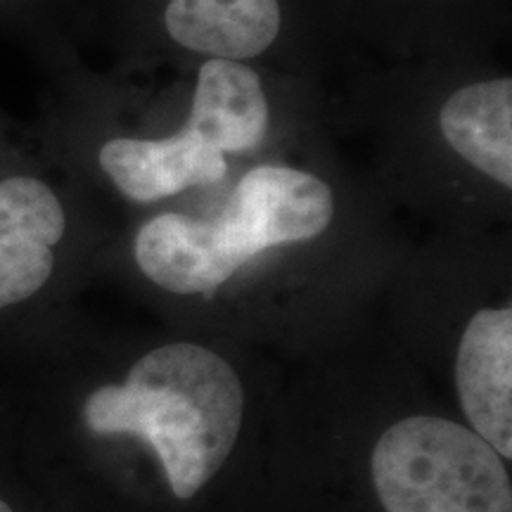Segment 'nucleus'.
<instances>
[{"instance_id": "obj_6", "label": "nucleus", "mask_w": 512, "mask_h": 512, "mask_svg": "<svg viewBox=\"0 0 512 512\" xmlns=\"http://www.w3.org/2000/svg\"><path fill=\"white\" fill-rule=\"evenodd\" d=\"M100 166L126 200L159 202L188 188L221 183L228 174L223 152L183 128L162 140L117 138L102 145Z\"/></svg>"}, {"instance_id": "obj_2", "label": "nucleus", "mask_w": 512, "mask_h": 512, "mask_svg": "<svg viewBox=\"0 0 512 512\" xmlns=\"http://www.w3.org/2000/svg\"><path fill=\"white\" fill-rule=\"evenodd\" d=\"M335 219V197L320 178L280 164L242 176L219 216L164 211L140 226L133 256L150 283L181 297L214 294L273 247L316 240Z\"/></svg>"}, {"instance_id": "obj_9", "label": "nucleus", "mask_w": 512, "mask_h": 512, "mask_svg": "<svg viewBox=\"0 0 512 512\" xmlns=\"http://www.w3.org/2000/svg\"><path fill=\"white\" fill-rule=\"evenodd\" d=\"M441 133L465 162L503 188L512 185V81L460 88L441 110Z\"/></svg>"}, {"instance_id": "obj_1", "label": "nucleus", "mask_w": 512, "mask_h": 512, "mask_svg": "<svg viewBox=\"0 0 512 512\" xmlns=\"http://www.w3.org/2000/svg\"><path fill=\"white\" fill-rule=\"evenodd\" d=\"M22 361L17 380L0 387V458L55 512L138 448L178 505L207 494L235 458L245 382L207 344H157L121 370L76 354Z\"/></svg>"}, {"instance_id": "obj_7", "label": "nucleus", "mask_w": 512, "mask_h": 512, "mask_svg": "<svg viewBox=\"0 0 512 512\" xmlns=\"http://www.w3.org/2000/svg\"><path fill=\"white\" fill-rule=\"evenodd\" d=\"M185 128L219 152H249L264 143L268 100L254 69L226 57L204 62Z\"/></svg>"}, {"instance_id": "obj_5", "label": "nucleus", "mask_w": 512, "mask_h": 512, "mask_svg": "<svg viewBox=\"0 0 512 512\" xmlns=\"http://www.w3.org/2000/svg\"><path fill=\"white\" fill-rule=\"evenodd\" d=\"M465 425L512 460V309L491 306L467 320L453 358Z\"/></svg>"}, {"instance_id": "obj_4", "label": "nucleus", "mask_w": 512, "mask_h": 512, "mask_svg": "<svg viewBox=\"0 0 512 512\" xmlns=\"http://www.w3.org/2000/svg\"><path fill=\"white\" fill-rule=\"evenodd\" d=\"M67 238V211L48 183L34 176L0 181V313L46 290Z\"/></svg>"}, {"instance_id": "obj_8", "label": "nucleus", "mask_w": 512, "mask_h": 512, "mask_svg": "<svg viewBox=\"0 0 512 512\" xmlns=\"http://www.w3.org/2000/svg\"><path fill=\"white\" fill-rule=\"evenodd\" d=\"M164 24L178 46L242 60L261 55L280 31L278 0H171Z\"/></svg>"}, {"instance_id": "obj_10", "label": "nucleus", "mask_w": 512, "mask_h": 512, "mask_svg": "<svg viewBox=\"0 0 512 512\" xmlns=\"http://www.w3.org/2000/svg\"><path fill=\"white\" fill-rule=\"evenodd\" d=\"M0 512H55L10 463L0 458Z\"/></svg>"}, {"instance_id": "obj_3", "label": "nucleus", "mask_w": 512, "mask_h": 512, "mask_svg": "<svg viewBox=\"0 0 512 512\" xmlns=\"http://www.w3.org/2000/svg\"><path fill=\"white\" fill-rule=\"evenodd\" d=\"M368 472L382 512H512L508 460L465 422L437 413L384 427Z\"/></svg>"}]
</instances>
